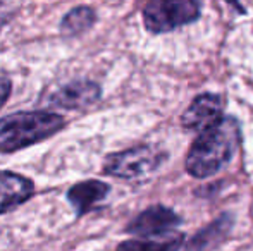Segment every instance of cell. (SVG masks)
Listing matches in <instances>:
<instances>
[{
    "label": "cell",
    "instance_id": "6da1fadb",
    "mask_svg": "<svg viewBox=\"0 0 253 251\" xmlns=\"http://www.w3.org/2000/svg\"><path fill=\"white\" fill-rule=\"evenodd\" d=\"M241 143V129L236 119L220 117L215 124L203 129L191 144L186 157V171L203 179L217 174L234 157Z\"/></svg>",
    "mask_w": 253,
    "mask_h": 251
},
{
    "label": "cell",
    "instance_id": "7a4b0ae2",
    "mask_svg": "<svg viewBox=\"0 0 253 251\" xmlns=\"http://www.w3.org/2000/svg\"><path fill=\"white\" fill-rule=\"evenodd\" d=\"M66 121L53 112H16L0 119V151L23 150L31 144L48 140L64 129Z\"/></svg>",
    "mask_w": 253,
    "mask_h": 251
},
{
    "label": "cell",
    "instance_id": "3957f363",
    "mask_svg": "<svg viewBox=\"0 0 253 251\" xmlns=\"http://www.w3.org/2000/svg\"><path fill=\"white\" fill-rule=\"evenodd\" d=\"M200 17L198 0H148L143 10L145 26L152 33H167L195 23Z\"/></svg>",
    "mask_w": 253,
    "mask_h": 251
},
{
    "label": "cell",
    "instance_id": "277c9868",
    "mask_svg": "<svg viewBox=\"0 0 253 251\" xmlns=\"http://www.w3.org/2000/svg\"><path fill=\"white\" fill-rule=\"evenodd\" d=\"M164 160H166V153H162L159 148L145 144V146L129 148V150L109 155L103 169L107 174L116 178L138 179L157 171Z\"/></svg>",
    "mask_w": 253,
    "mask_h": 251
},
{
    "label": "cell",
    "instance_id": "5b68a950",
    "mask_svg": "<svg viewBox=\"0 0 253 251\" xmlns=\"http://www.w3.org/2000/svg\"><path fill=\"white\" fill-rule=\"evenodd\" d=\"M179 224V215L174 214L170 208H166L162 205H155V207H150L145 212H141L127 225V232L141 236V238H155V236L169 234Z\"/></svg>",
    "mask_w": 253,
    "mask_h": 251
},
{
    "label": "cell",
    "instance_id": "8992f818",
    "mask_svg": "<svg viewBox=\"0 0 253 251\" xmlns=\"http://www.w3.org/2000/svg\"><path fill=\"white\" fill-rule=\"evenodd\" d=\"M222 117V98L219 95H198L190 107L184 110L181 122L186 129L203 131L215 124Z\"/></svg>",
    "mask_w": 253,
    "mask_h": 251
},
{
    "label": "cell",
    "instance_id": "52a82bcc",
    "mask_svg": "<svg viewBox=\"0 0 253 251\" xmlns=\"http://www.w3.org/2000/svg\"><path fill=\"white\" fill-rule=\"evenodd\" d=\"M100 98V86L93 81H74L52 95L50 104L62 108H84Z\"/></svg>",
    "mask_w": 253,
    "mask_h": 251
},
{
    "label": "cell",
    "instance_id": "ba28073f",
    "mask_svg": "<svg viewBox=\"0 0 253 251\" xmlns=\"http://www.w3.org/2000/svg\"><path fill=\"white\" fill-rule=\"evenodd\" d=\"M35 186L28 178L16 172L0 171V214L14 210L33 196Z\"/></svg>",
    "mask_w": 253,
    "mask_h": 251
},
{
    "label": "cell",
    "instance_id": "9c48e42d",
    "mask_svg": "<svg viewBox=\"0 0 253 251\" xmlns=\"http://www.w3.org/2000/svg\"><path fill=\"white\" fill-rule=\"evenodd\" d=\"M110 188L102 181L91 179V181L78 182L67 193V200L71 201V205L74 207V210L78 212V215H83L86 212H90L95 205H98L102 200H105V196L109 194Z\"/></svg>",
    "mask_w": 253,
    "mask_h": 251
},
{
    "label": "cell",
    "instance_id": "30bf717a",
    "mask_svg": "<svg viewBox=\"0 0 253 251\" xmlns=\"http://www.w3.org/2000/svg\"><path fill=\"white\" fill-rule=\"evenodd\" d=\"M231 227H233V217L222 215L215 222H212L209 227L195 234L191 241L188 243L186 251H212L226 239Z\"/></svg>",
    "mask_w": 253,
    "mask_h": 251
},
{
    "label": "cell",
    "instance_id": "8fae6325",
    "mask_svg": "<svg viewBox=\"0 0 253 251\" xmlns=\"http://www.w3.org/2000/svg\"><path fill=\"white\" fill-rule=\"evenodd\" d=\"M183 234H169L155 236L147 239H129L117 246V251H177L183 245Z\"/></svg>",
    "mask_w": 253,
    "mask_h": 251
},
{
    "label": "cell",
    "instance_id": "7c38bea8",
    "mask_svg": "<svg viewBox=\"0 0 253 251\" xmlns=\"http://www.w3.org/2000/svg\"><path fill=\"white\" fill-rule=\"evenodd\" d=\"M95 19H97V16H95L93 9L81 5L66 14V17L62 19V24H60V30H62L64 36H76V35H81L83 31H86L88 28H91Z\"/></svg>",
    "mask_w": 253,
    "mask_h": 251
},
{
    "label": "cell",
    "instance_id": "4fadbf2b",
    "mask_svg": "<svg viewBox=\"0 0 253 251\" xmlns=\"http://www.w3.org/2000/svg\"><path fill=\"white\" fill-rule=\"evenodd\" d=\"M10 91H12V84H10V81L2 79V77H0V107L9 100Z\"/></svg>",
    "mask_w": 253,
    "mask_h": 251
},
{
    "label": "cell",
    "instance_id": "5bb4252c",
    "mask_svg": "<svg viewBox=\"0 0 253 251\" xmlns=\"http://www.w3.org/2000/svg\"><path fill=\"white\" fill-rule=\"evenodd\" d=\"M10 16H12V12H10L9 9L5 7V3L0 2V30L3 28V24L7 23V21L10 19Z\"/></svg>",
    "mask_w": 253,
    "mask_h": 251
}]
</instances>
